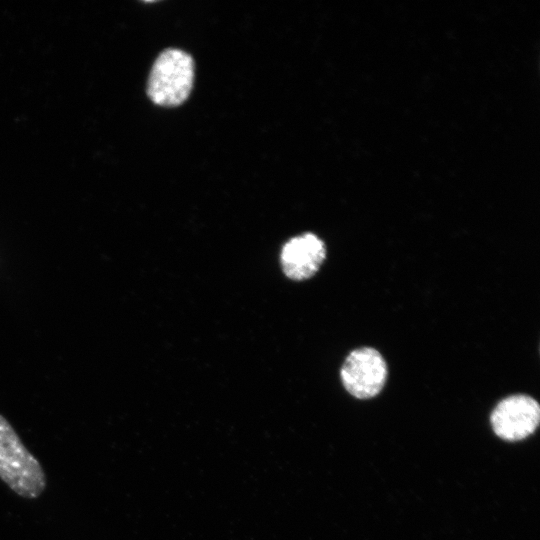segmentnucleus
<instances>
[{
    "mask_svg": "<svg viewBox=\"0 0 540 540\" xmlns=\"http://www.w3.org/2000/svg\"><path fill=\"white\" fill-rule=\"evenodd\" d=\"M0 478L16 494L35 499L46 487V476L7 419L0 415Z\"/></svg>",
    "mask_w": 540,
    "mask_h": 540,
    "instance_id": "obj_1",
    "label": "nucleus"
},
{
    "mask_svg": "<svg viewBox=\"0 0 540 540\" xmlns=\"http://www.w3.org/2000/svg\"><path fill=\"white\" fill-rule=\"evenodd\" d=\"M194 80V62L179 49H167L155 60L147 84L149 98L158 105L172 107L183 103Z\"/></svg>",
    "mask_w": 540,
    "mask_h": 540,
    "instance_id": "obj_2",
    "label": "nucleus"
},
{
    "mask_svg": "<svg viewBox=\"0 0 540 540\" xmlns=\"http://www.w3.org/2000/svg\"><path fill=\"white\" fill-rule=\"evenodd\" d=\"M340 376L343 386L351 395L368 399L382 390L387 379V365L376 349L361 347L346 357Z\"/></svg>",
    "mask_w": 540,
    "mask_h": 540,
    "instance_id": "obj_3",
    "label": "nucleus"
},
{
    "mask_svg": "<svg viewBox=\"0 0 540 540\" xmlns=\"http://www.w3.org/2000/svg\"><path fill=\"white\" fill-rule=\"evenodd\" d=\"M540 420L538 402L518 394L500 401L491 414V424L497 436L508 441L522 440L531 435Z\"/></svg>",
    "mask_w": 540,
    "mask_h": 540,
    "instance_id": "obj_4",
    "label": "nucleus"
},
{
    "mask_svg": "<svg viewBox=\"0 0 540 540\" xmlns=\"http://www.w3.org/2000/svg\"><path fill=\"white\" fill-rule=\"evenodd\" d=\"M326 257L324 242L313 233L289 239L282 247L280 264L284 274L296 281L311 278Z\"/></svg>",
    "mask_w": 540,
    "mask_h": 540,
    "instance_id": "obj_5",
    "label": "nucleus"
}]
</instances>
